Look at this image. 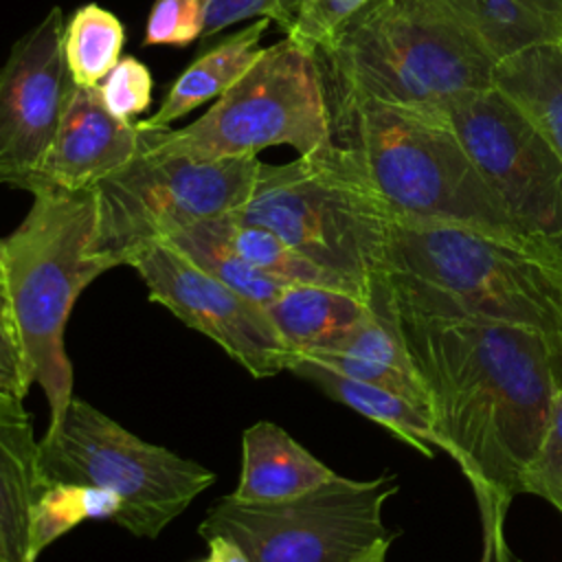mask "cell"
Here are the masks:
<instances>
[{
	"instance_id": "cell-3",
	"label": "cell",
	"mask_w": 562,
	"mask_h": 562,
	"mask_svg": "<svg viewBox=\"0 0 562 562\" xmlns=\"http://www.w3.org/2000/svg\"><path fill=\"white\" fill-rule=\"evenodd\" d=\"M327 99L334 140L353 149L393 224H448L533 239L487 187L446 110L391 105L336 88H327Z\"/></svg>"
},
{
	"instance_id": "cell-37",
	"label": "cell",
	"mask_w": 562,
	"mask_h": 562,
	"mask_svg": "<svg viewBox=\"0 0 562 562\" xmlns=\"http://www.w3.org/2000/svg\"><path fill=\"white\" fill-rule=\"evenodd\" d=\"M0 562H4V547H2V540H0Z\"/></svg>"
},
{
	"instance_id": "cell-13",
	"label": "cell",
	"mask_w": 562,
	"mask_h": 562,
	"mask_svg": "<svg viewBox=\"0 0 562 562\" xmlns=\"http://www.w3.org/2000/svg\"><path fill=\"white\" fill-rule=\"evenodd\" d=\"M66 20L53 7L0 66V182L22 189L48 151L75 86L64 57Z\"/></svg>"
},
{
	"instance_id": "cell-19",
	"label": "cell",
	"mask_w": 562,
	"mask_h": 562,
	"mask_svg": "<svg viewBox=\"0 0 562 562\" xmlns=\"http://www.w3.org/2000/svg\"><path fill=\"white\" fill-rule=\"evenodd\" d=\"M272 22L257 18L246 29L217 42L209 53H202L169 88L160 108L143 121H136L138 132H162L169 125L195 110L198 105L217 99L226 92L257 59L259 42Z\"/></svg>"
},
{
	"instance_id": "cell-18",
	"label": "cell",
	"mask_w": 562,
	"mask_h": 562,
	"mask_svg": "<svg viewBox=\"0 0 562 562\" xmlns=\"http://www.w3.org/2000/svg\"><path fill=\"white\" fill-rule=\"evenodd\" d=\"M266 310L294 356H305L338 345L367 316L369 301L331 285L290 283Z\"/></svg>"
},
{
	"instance_id": "cell-31",
	"label": "cell",
	"mask_w": 562,
	"mask_h": 562,
	"mask_svg": "<svg viewBox=\"0 0 562 562\" xmlns=\"http://www.w3.org/2000/svg\"><path fill=\"white\" fill-rule=\"evenodd\" d=\"M299 4L301 0H209L202 40H209L237 22L257 18H268L288 33L296 20Z\"/></svg>"
},
{
	"instance_id": "cell-20",
	"label": "cell",
	"mask_w": 562,
	"mask_h": 562,
	"mask_svg": "<svg viewBox=\"0 0 562 562\" xmlns=\"http://www.w3.org/2000/svg\"><path fill=\"white\" fill-rule=\"evenodd\" d=\"M288 371H292L303 380H310L331 400L384 426L389 432H393L395 437H400L404 443L419 450L422 454L435 457L437 450L448 454V443L441 437V432L435 428L432 417L419 406H415L413 402H408L406 397L389 389L340 375L307 358H294Z\"/></svg>"
},
{
	"instance_id": "cell-29",
	"label": "cell",
	"mask_w": 562,
	"mask_h": 562,
	"mask_svg": "<svg viewBox=\"0 0 562 562\" xmlns=\"http://www.w3.org/2000/svg\"><path fill=\"white\" fill-rule=\"evenodd\" d=\"M151 72L136 57H121L99 83L103 105L121 121H130L151 105Z\"/></svg>"
},
{
	"instance_id": "cell-10",
	"label": "cell",
	"mask_w": 562,
	"mask_h": 562,
	"mask_svg": "<svg viewBox=\"0 0 562 562\" xmlns=\"http://www.w3.org/2000/svg\"><path fill=\"white\" fill-rule=\"evenodd\" d=\"M397 490L395 474L369 481L336 474L285 503H237L224 496L198 531L204 540H233L250 562H353L391 533L382 512Z\"/></svg>"
},
{
	"instance_id": "cell-33",
	"label": "cell",
	"mask_w": 562,
	"mask_h": 562,
	"mask_svg": "<svg viewBox=\"0 0 562 562\" xmlns=\"http://www.w3.org/2000/svg\"><path fill=\"white\" fill-rule=\"evenodd\" d=\"M206 544H209V551L217 555L222 562H250L246 551L224 536H211L206 538Z\"/></svg>"
},
{
	"instance_id": "cell-1",
	"label": "cell",
	"mask_w": 562,
	"mask_h": 562,
	"mask_svg": "<svg viewBox=\"0 0 562 562\" xmlns=\"http://www.w3.org/2000/svg\"><path fill=\"white\" fill-rule=\"evenodd\" d=\"M397 305V301H395ZM435 428L465 474L481 518L479 562H516L505 520L542 443L558 393L549 336L397 305Z\"/></svg>"
},
{
	"instance_id": "cell-11",
	"label": "cell",
	"mask_w": 562,
	"mask_h": 562,
	"mask_svg": "<svg viewBox=\"0 0 562 562\" xmlns=\"http://www.w3.org/2000/svg\"><path fill=\"white\" fill-rule=\"evenodd\" d=\"M446 112L516 226L562 250V156L536 119L498 86L461 94Z\"/></svg>"
},
{
	"instance_id": "cell-4",
	"label": "cell",
	"mask_w": 562,
	"mask_h": 562,
	"mask_svg": "<svg viewBox=\"0 0 562 562\" xmlns=\"http://www.w3.org/2000/svg\"><path fill=\"white\" fill-rule=\"evenodd\" d=\"M316 55L327 88L422 110L496 86L501 64L443 0H378Z\"/></svg>"
},
{
	"instance_id": "cell-16",
	"label": "cell",
	"mask_w": 562,
	"mask_h": 562,
	"mask_svg": "<svg viewBox=\"0 0 562 562\" xmlns=\"http://www.w3.org/2000/svg\"><path fill=\"white\" fill-rule=\"evenodd\" d=\"M40 441L24 400L0 395V540L4 562H29V520L46 490Z\"/></svg>"
},
{
	"instance_id": "cell-32",
	"label": "cell",
	"mask_w": 562,
	"mask_h": 562,
	"mask_svg": "<svg viewBox=\"0 0 562 562\" xmlns=\"http://www.w3.org/2000/svg\"><path fill=\"white\" fill-rule=\"evenodd\" d=\"M31 384L24 349L0 274V395L24 400Z\"/></svg>"
},
{
	"instance_id": "cell-26",
	"label": "cell",
	"mask_w": 562,
	"mask_h": 562,
	"mask_svg": "<svg viewBox=\"0 0 562 562\" xmlns=\"http://www.w3.org/2000/svg\"><path fill=\"white\" fill-rule=\"evenodd\" d=\"M217 222L231 246L261 272L277 277L285 283H318L347 290L336 277L290 248L277 233L259 224L241 222L231 213L217 217Z\"/></svg>"
},
{
	"instance_id": "cell-12",
	"label": "cell",
	"mask_w": 562,
	"mask_h": 562,
	"mask_svg": "<svg viewBox=\"0 0 562 562\" xmlns=\"http://www.w3.org/2000/svg\"><path fill=\"white\" fill-rule=\"evenodd\" d=\"M130 266L151 301L217 342L252 378H272L294 362V351L263 305L209 274L169 241L151 244Z\"/></svg>"
},
{
	"instance_id": "cell-6",
	"label": "cell",
	"mask_w": 562,
	"mask_h": 562,
	"mask_svg": "<svg viewBox=\"0 0 562 562\" xmlns=\"http://www.w3.org/2000/svg\"><path fill=\"white\" fill-rule=\"evenodd\" d=\"M231 215L277 233L362 299L386 270L393 220L353 149L338 140L285 165L259 160L248 202Z\"/></svg>"
},
{
	"instance_id": "cell-7",
	"label": "cell",
	"mask_w": 562,
	"mask_h": 562,
	"mask_svg": "<svg viewBox=\"0 0 562 562\" xmlns=\"http://www.w3.org/2000/svg\"><path fill=\"white\" fill-rule=\"evenodd\" d=\"M334 140L325 77L316 53L290 37L261 48L246 72L193 123L140 132L149 149L222 160L290 145L299 156Z\"/></svg>"
},
{
	"instance_id": "cell-25",
	"label": "cell",
	"mask_w": 562,
	"mask_h": 562,
	"mask_svg": "<svg viewBox=\"0 0 562 562\" xmlns=\"http://www.w3.org/2000/svg\"><path fill=\"white\" fill-rule=\"evenodd\" d=\"M125 42L123 24L99 4H86L72 13L64 31V57L77 86H99L121 59Z\"/></svg>"
},
{
	"instance_id": "cell-36",
	"label": "cell",
	"mask_w": 562,
	"mask_h": 562,
	"mask_svg": "<svg viewBox=\"0 0 562 562\" xmlns=\"http://www.w3.org/2000/svg\"><path fill=\"white\" fill-rule=\"evenodd\" d=\"M204 562H222L217 555H213V553H209V558L204 560Z\"/></svg>"
},
{
	"instance_id": "cell-9",
	"label": "cell",
	"mask_w": 562,
	"mask_h": 562,
	"mask_svg": "<svg viewBox=\"0 0 562 562\" xmlns=\"http://www.w3.org/2000/svg\"><path fill=\"white\" fill-rule=\"evenodd\" d=\"M46 483H79L112 492L114 522L138 538H156L215 474L165 446L143 441L86 400L72 397L61 422L40 439Z\"/></svg>"
},
{
	"instance_id": "cell-23",
	"label": "cell",
	"mask_w": 562,
	"mask_h": 562,
	"mask_svg": "<svg viewBox=\"0 0 562 562\" xmlns=\"http://www.w3.org/2000/svg\"><path fill=\"white\" fill-rule=\"evenodd\" d=\"M165 241L176 246L180 252H184L191 261H195L209 274H213L228 288L257 301L263 307L272 303L290 285L248 263L231 246L217 217L204 220L184 231H178Z\"/></svg>"
},
{
	"instance_id": "cell-30",
	"label": "cell",
	"mask_w": 562,
	"mask_h": 562,
	"mask_svg": "<svg viewBox=\"0 0 562 562\" xmlns=\"http://www.w3.org/2000/svg\"><path fill=\"white\" fill-rule=\"evenodd\" d=\"M525 492L542 496L562 514V391L553 397L542 443L525 472Z\"/></svg>"
},
{
	"instance_id": "cell-2",
	"label": "cell",
	"mask_w": 562,
	"mask_h": 562,
	"mask_svg": "<svg viewBox=\"0 0 562 562\" xmlns=\"http://www.w3.org/2000/svg\"><path fill=\"white\" fill-rule=\"evenodd\" d=\"M386 272L402 307L562 334V250L549 241L391 224Z\"/></svg>"
},
{
	"instance_id": "cell-14",
	"label": "cell",
	"mask_w": 562,
	"mask_h": 562,
	"mask_svg": "<svg viewBox=\"0 0 562 562\" xmlns=\"http://www.w3.org/2000/svg\"><path fill=\"white\" fill-rule=\"evenodd\" d=\"M138 143L136 123L116 119L103 105L99 86L75 83L48 151L22 189H94L138 154Z\"/></svg>"
},
{
	"instance_id": "cell-21",
	"label": "cell",
	"mask_w": 562,
	"mask_h": 562,
	"mask_svg": "<svg viewBox=\"0 0 562 562\" xmlns=\"http://www.w3.org/2000/svg\"><path fill=\"white\" fill-rule=\"evenodd\" d=\"M503 61L522 50L562 44V0H443Z\"/></svg>"
},
{
	"instance_id": "cell-27",
	"label": "cell",
	"mask_w": 562,
	"mask_h": 562,
	"mask_svg": "<svg viewBox=\"0 0 562 562\" xmlns=\"http://www.w3.org/2000/svg\"><path fill=\"white\" fill-rule=\"evenodd\" d=\"M378 0H301L296 20L285 33L310 53L323 50L353 18Z\"/></svg>"
},
{
	"instance_id": "cell-17",
	"label": "cell",
	"mask_w": 562,
	"mask_h": 562,
	"mask_svg": "<svg viewBox=\"0 0 562 562\" xmlns=\"http://www.w3.org/2000/svg\"><path fill=\"white\" fill-rule=\"evenodd\" d=\"M336 472L272 422H257L241 437L239 483L228 498L237 503H285L299 498Z\"/></svg>"
},
{
	"instance_id": "cell-28",
	"label": "cell",
	"mask_w": 562,
	"mask_h": 562,
	"mask_svg": "<svg viewBox=\"0 0 562 562\" xmlns=\"http://www.w3.org/2000/svg\"><path fill=\"white\" fill-rule=\"evenodd\" d=\"M209 0H156L147 26L145 46H187L202 37L206 26Z\"/></svg>"
},
{
	"instance_id": "cell-22",
	"label": "cell",
	"mask_w": 562,
	"mask_h": 562,
	"mask_svg": "<svg viewBox=\"0 0 562 562\" xmlns=\"http://www.w3.org/2000/svg\"><path fill=\"white\" fill-rule=\"evenodd\" d=\"M496 86L516 99L562 156V44H547L503 59Z\"/></svg>"
},
{
	"instance_id": "cell-15",
	"label": "cell",
	"mask_w": 562,
	"mask_h": 562,
	"mask_svg": "<svg viewBox=\"0 0 562 562\" xmlns=\"http://www.w3.org/2000/svg\"><path fill=\"white\" fill-rule=\"evenodd\" d=\"M367 301V316L338 345L296 358H307L340 375L389 389L430 415L424 382L400 329L397 305L386 270L369 281Z\"/></svg>"
},
{
	"instance_id": "cell-8",
	"label": "cell",
	"mask_w": 562,
	"mask_h": 562,
	"mask_svg": "<svg viewBox=\"0 0 562 562\" xmlns=\"http://www.w3.org/2000/svg\"><path fill=\"white\" fill-rule=\"evenodd\" d=\"M257 167V156L206 160L138 143V154L92 189L90 255L108 270L130 266L151 244L239 211L250 198Z\"/></svg>"
},
{
	"instance_id": "cell-5",
	"label": "cell",
	"mask_w": 562,
	"mask_h": 562,
	"mask_svg": "<svg viewBox=\"0 0 562 562\" xmlns=\"http://www.w3.org/2000/svg\"><path fill=\"white\" fill-rule=\"evenodd\" d=\"M20 226L0 239V274L31 382L48 402V428L70 404L72 367L64 334L75 301L108 268L90 255L94 191L37 187Z\"/></svg>"
},
{
	"instance_id": "cell-24",
	"label": "cell",
	"mask_w": 562,
	"mask_h": 562,
	"mask_svg": "<svg viewBox=\"0 0 562 562\" xmlns=\"http://www.w3.org/2000/svg\"><path fill=\"white\" fill-rule=\"evenodd\" d=\"M119 498L101 487L79 485V483H50L40 494L31 509L29 520V562L55 542L59 536L68 533L83 520H114L119 514Z\"/></svg>"
},
{
	"instance_id": "cell-34",
	"label": "cell",
	"mask_w": 562,
	"mask_h": 562,
	"mask_svg": "<svg viewBox=\"0 0 562 562\" xmlns=\"http://www.w3.org/2000/svg\"><path fill=\"white\" fill-rule=\"evenodd\" d=\"M391 540H393V533L375 540L369 549H364L353 562H386V553H389V547H391Z\"/></svg>"
},
{
	"instance_id": "cell-35",
	"label": "cell",
	"mask_w": 562,
	"mask_h": 562,
	"mask_svg": "<svg viewBox=\"0 0 562 562\" xmlns=\"http://www.w3.org/2000/svg\"><path fill=\"white\" fill-rule=\"evenodd\" d=\"M549 347H551V369L555 378L558 391H562V334L549 336Z\"/></svg>"
}]
</instances>
